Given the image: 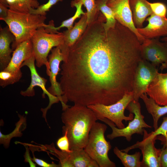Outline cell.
<instances>
[{"instance_id":"cell-4","label":"cell","mask_w":167,"mask_h":167,"mask_svg":"<svg viewBox=\"0 0 167 167\" xmlns=\"http://www.w3.org/2000/svg\"><path fill=\"white\" fill-rule=\"evenodd\" d=\"M107 128L105 124L96 122L91 130L87 143L84 149L100 167H115V163L108 157V152L111 146L105 137Z\"/></svg>"},{"instance_id":"cell-3","label":"cell","mask_w":167,"mask_h":167,"mask_svg":"<svg viewBox=\"0 0 167 167\" xmlns=\"http://www.w3.org/2000/svg\"><path fill=\"white\" fill-rule=\"evenodd\" d=\"M46 19V16L9 9L7 17L0 19L6 23L15 37V41L11 46L14 51L19 44L31 39L39 28L44 27Z\"/></svg>"},{"instance_id":"cell-9","label":"cell","mask_w":167,"mask_h":167,"mask_svg":"<svg viewBox=\"0 0 167 167\" xmlns=\"http://www.w3.org/2000/svg\"><path fill=\"white\" fill-rule=\"evenodd\" d=\"M158 70L147 61L142 59L136 69L132 87L134 100L139 101L141 94L146 93L147 88L156 76Z\"/></svg>"},{"instance_id":"cell-19","label":"cell","mask_w":167,"mask_h":167,"mask_svg":"<svg viewBox=\"0 0 167 167\" xmlns=\"http://www.w3.org/2000/svg\"><path fill=\"white\" fill-rule=\"evenodd\" d=\"M88 25L86 13L82 15L79 21L71 30L63 32L64 43L61 45L68 47L74 45L84 33Z\"/></svg>"},{"instance_id":"cell-17","label":"cell","mask_w":167,"mask_h":167,"mask_svg":"<svg viewBox=\"0 0 167 167\" xmlns=\"http://www.w3.org/2000/svg\"><path fill=\"white\" fill-rule=\"evenodd\" d=\"M15 37L8 26L0 29V69L3 71L8 66L11 58L13 50L10 47L11 43L15 41Z\"/></svg>"},{"instance_id":"cell-13","label":"cell","mask_w":167,"mask_h":167,"mask_svg":"<svg viewBox=\"0 0 167 167\" xmlns=\"http://www.w3.org/2000/svg\"><path fill=\"white\" fill-rule=\"evenodd\" d=\"M107 4L112 10L117 21L132 31L142 43L146 39L138 32L134 24L129 0H108Z\"/></svg>"},{"instance_id":"cell-7","label":"cell","mask_w":167,"mask_h":167,"mask_svg":"<svg viewBox=\"0 0 167 167\" xmlns=\"http://www.w3.org/2000/svg\"><path fill=\"white\" fill-rule=\"evenodd\" d=\"M134 100L132 92L126 93L116 102L108 105L96 104L87 106L95 113L98 120L103 118H107L113 122L116 126L122 129L125 126L123 123L132 120L134 114L130 113L128 116L125 115L124 112L129 103Z\"/></svg>"},{"instance_id":"cell-32","label":"cell","mask_w":167,"mask_h":167,"mask_svg":"<svg viewBox=\"0 0 167 167\" xmlns=\"http://www.w3.org/2000/svg\"><path fill=\"white\" fill-rule=\"evenodd\" d=\"M148 134L151 138H156L159 135H162L167 140V116L163 118V122L159 127L154 131H152Z\"/></svg>"},{"instance_id":"cell-39","label":"cell","mask_w":167,"mask_h":167,"mask_svg":"<svg viewBox=\"0 0 167 167\" xmlns=\"http://www.w3.org/2000/svg\"><path fill=\"white\" fill-rule=\"evenodd\" d=\"M165 45L167 47V42L164 43Z\"/></svg>"},{"instance_id":"cell-10","label":"cell","mask_w":167,"mask_h":167,"mask_svg":"<svg viewBox=\"0 0 167 167\" xmlns=\"http://www.w3.org/2000/svg\"><path fill=\"white\" fill-rule=\"evenodd\" d=\"M142 58L156 67L161 65V70L167 68V47L158 39H146L141 44Z\"/></svg>"},{"instance_id":"cell-1","label":"cell","mask_w":167,"mask_h":167,"mask_svg":"<svg viewBox=\"0 0 167 167\" xmlns=\"http://www.w3.org/2000/svg\"><path fill=\"white\" fill-rule=\"evenodd\" d=\"M99 14L64 56L59 84L63 102L88 106L108 105L132 91L136 69L142 59L135 35L117 21L105 31Z\"/></svg>"},{"instance_id":"cell-20","label":"cell","mask_w":167,"mask_h":167,"mask_svg":"<svg viewBox=\"0 0 167 167\" xmlns=\"http://www.w3.org/2000/svg\"><path fill=\"white\" fill-rule=\"evenodd\" d=\"M143 101L148 112L150 114L153 119V127L154 130L158 127V122L160 118L167 113V105H158L152 98L148 97L146 93L141 94L140 96Z\"/></svg>"},{"instance_id":"cell-37","label":"cell","mask_w":167,"mask_h":167,"mask_svg":"<svg viewBox=\"0 0 167 167\" xmlns=\"http://www.w3.org/2000/svg\"><path fill=\"white\" fill-rule=\"evenodd\" d=\"M26 152L24 155L25 161L28 163L30 167H36V165L33 162L32 159L30 156L29 149L27 147H26Z\"/></svg>"},{"instance_id":"cell-23","label":"cell","mask_w":167,"mask_h":167,"mask_svg":"<svg viewBox=\"0 0 167 167\" xmlns=\"http://www.w3.org/2000/svg\"><path fill=\"white\" fill-rule=\"evenodd\" d=\"M0 2L7 5L9 9L23 12L30 13L31 9L39 6L37 0H0Z\"/></svg>"},{"instance_id":"cell-31","label":"cell","mask_w":167,"mask_h":167,"mask_svg":"<svg viewBox=\"0 0 167 167\" xmlns=\"http://www.w3.org/2000/svg\"><path fill=\"white\" fill-rule=\"evenodd\" d=\"M156 139L161 141L163 147L160 149V160L161 167H167V140L164 136L159 135L157 137Z\"/></svg>"},{"instance_id":"cell-16","label":"cell","mask_w":167,"mask_h":167,"mask_svg":"<svg viewBox=\"0 0 167 167\" xmlns=\"http://www.w3.org/2000/svg\"><path fill=\"white\" fill-rule=\"evenodd\" d=\"M146 20L148 22L144 28H137L138 32L145 39H152L167 35V18L153 13Z\"/></svg>"},{"instance_id":"cell-27","label":"cell","mask_w":167,"mask_h":167,"mask_svg":"<svg viewBox=\"0 0 167 167\" xmlns=\"http://www.w3.org/2000/svg\"><path fill=\"white\" fill-rule=\"evenodd\" d=\"M73 3H81L86 8L87 22L88 24L95 21L97 18L99 11L96 6L95 0H74Z\"/></svg>"},{"instance_id":"cell-35","label":"cell","mask_w":167,"mask_h":167,"mask_svg":"<svg viewBox=\"0 0 167 167\" xmlns=\"http://www.w3.org/2000/svg\"><path fill=\"white\" fill-rule=\"evenodd\" d=\"M32 161L38 165L43 167H61L60 164L57 165L54 162L51 163H49L45 161L40 159H38L34 156L32 158Z\"/></svg>"},{"instance_id":"cell-38","label":"cell","mask_w":167,"mask_h":167,"mask_svg":"<svg viewBox=\"0 0 167 167\" xmlns=\"http://www.w3.org/2000/svg\"><path fill=\"white\" fill-rule=\"evenodd\" d=\"M161 40L164 41L165 42H167V36L162 38L161 39Z\"/></svg>"},{"instance_id":"cell-8","label":"cell","mask_w":167,"mask_h":167,"mask_svg":"<svg viewBox=\"0 0 167 167\" xmlns=\"http://www.w3.org/2000/svg\"><path fill=\"white\" fill-rule=\"evenodd\" d=\"M35 58L33 55L24 61L21 65V67L26 66L29 68L31 75V82L27 89L24 91H21L20 93L24 96H33L35 95L34 87L36 86L40 87L43 92V96H44L46 94L49 100L48 106L45 108L41 109L43 113V116L45 119L47 110L51 108L53 104L58 102L60 100L57 96L51 94L46 88L45 85L47 80L41 77L37 73L35 67Z\"/></svg>"},{"instance_id":"cell-5","label":"cell","mask_w":167,"mask_h":167,"mask_svg":"<svg viewBox=\"0 0 167 167\" xmlns=\"http://www.w3.org/2000/svg\"><path fill=\"white\" fill-rule=\"evenodd\" d=\"M63 39L62 32L48 33L45 31L44 27L39 28L31 39L35 65L38 67L45 65L48 76L50 73L48 54L53 47L62 45L64 43Z\"/></svg>"},{"instance_id":"cell-25","label":"cell","mask_w":167,"mask_h":167,"mask_svg":"<svg viewBox=\"0 0 167 167\" xmlns=\"http://www.w3.org/2000/svg\"><path fill=\"white\" fill-rule=\"evenodd\" d=\"M19 120L16 123V127L13 131L6 135H3L0 132V144H3L6 148L9 147L11 139L13 137H21L23 135L22 132L26 128V117L19 114Z\"/></svg>"},{"instance_id":"cell-15","label":"cell","mask_w":167,"mask_h":167,"mask_svg":"<svg viewBox=\"0 0 167 167\" xmlns=\"http://www.w3.org/2000/svg\"><path fill=\"white\" fill-rule=\"evenodd\" d=\"M33 55L32 44L31 39L21 43L13 51L9 63L3 71L12 72L21 71L23 63Z\"/></svg>"},{"instance_id":"cell-6","label":"cell","mask_w":167,"mask_h":167,"mask_svg":"<svg viewBox=\"0 0 167 167\" xmlns=\"http://www.w3.org/2000/svg\"><path fill=\"white\" fill-rule=\"evenodd\" d=\"M126 109L135 116L132 120L129 121L128 125L122 129L117 127L113 122L107 118L99 119V120L108 124L112 129L111 133L107 135L108 139L112 140L118 137H123L130 142L133 135L137 134L143 135L144 128L152 127L144 120V117L141 113V106L139 101L133 100L129 103Z\"/></svg>"},{"instance_id":"cell-33","label":"cell","mask_w":167,"mask_h":167,"mask_svg":"<svg viewBox=\"0 0 167 167\" xmlns=\"http://www.w3.org/2000/svg\"><path fill=\"white\" fill-rule=\"evenodd\" d=\"M153 13L160 16L166 17L167 8L165 5L161 2H149Z\"/></svg>"},{"instance_id":"cell-21","label":"cell","mask_w":167,"mask_h":167,"mask_svg":"<svg viewBox=\"0 0 167 167\" xmlns=\"http://www.w3.org/2000/svg\"><path fill=\"white\" fill-rule=\"evenodd\" d=\"M72 7H75L76 11L74 15L71 17L63 21L61 24L58 27L54 26V21H50L48 24H46L44 27L45 31L50 33H58V31L62 28L66 27L68 30H71L73 27V24L75 21L78 18H80L83 15L86 14L83 11L82 7L83 5L81 3H71Z\"/></svg>"},{"instance_id":"cell-24","label":"cell","mask_w":167,"mask_h":167,"mask_svg":"<svg viewBox=\"0 0 167 167\" xmlns=\"http://www.w3.org/2000/svg\"><path fill=\"white\" fill-rule=\"evenodd\" d=\"M108 0H97L96 1V8L98 11H101L106 19V22L103 23L104 28L105 31L111 28L114 27L117 20L115 19L113 12L107 4Z\"/></svg>"},{"instance_id":"cell-34","label":"cell","mask_w":167,"mask_h":167,"mask_svg":"<svg viewBox=\"0 0 167 167\" xmlns=\"http://www.w3.org/2000/svg\"><path fill=\"white\" fill-rule=\"evenodd\" d=\"M63 136L59 138L57 141L56 144L59 149L63 152H70V143L66 132L63 134Z\"/></svg>"},{"instance_id":"cell-22","label":"cell","mask_w":167,"mask_h":167,"mask_svg":"<svg viewBox=\"0 0 167 167\" xmlns=\"http://www.w3.org/2000/svg\"><path fill=\"white\" fill-rule=\"evenodd\" d=\"M69 152L70 159L74 167H90L93 160L84 148H75Z\"/></svg>"},{"instance_id":"cell-14","label":"cell","mask_w":167,"mask_h":167,"mask_svg":"<svg viewBox=\"0 0 167 167\" xmlns=\"http://www.w3.org/2000/svg\"><path fill=\"white\" fill-rule=\"evenodd\" d=\"M146 93L158 105H167V73L158 72L148 85Z\"/></svg>"},{"instance_id":"cell-29","label":"cell","mask_w":167,"mask_h":167,"mask_svg":"<svg viewBox=\"0 0 167 167\" xmlns=\"http://www.w3.org/2000/svg\"><path fill=\"white\" fill-rule=\"evenodd\" d=\"M53 155L59 159L60 166L62 167H74L71 162L69 152L62 151L55 148L54 143L45 146Z\"/></svg>"},{"instance_id":"cell-28","label":"cell","mask_w":167,"mask_h":167,"mask_svg":"<svg viewBox=\"0 0 167 167\" xmlns=\"http://www.w3.org/2000/svg\"><path fill=\"white\" fill-rule=\"evenodd\" d=\"M21 71L12 72L5 71L0 72V85L4 88L19 81L22 76Z\"/></svg>"},{"instance_id":"cell-30","label":"cell","mask_w":167,"mask_h":167,"mask_svg":"<svg viewBox=\"0 0 167 167\" xmlns=\"http://www.w3.org/2000/svg\"><path fill=\"white\" fill-rule=\"evenodd\" d=\"M62 1L63 0H49L47 3L39 6L36 8L31 9L30 13L35 15L46 16V12L49 11L53 5L58 2Z\"/></svg>"},{"instance_id":"cell-18","label":"cell","mask_w":167,"mask_h":167,"mask_svg":"<svg viewBox=\"0 0 167 167\" xmlns=\"http://www.w3.org/2000/svg\"><path fill=\"white\" fill-rule=\"evenodd\" d=\"M134 24L136 28H142L147 17L153 12L147 0H129Z\"/></svg>"},{"instance_id":"cell-12","label":"cell","mask_w":167,"mask_h":167,"mask_svg":"<svg viewBox=\"0 0 167 167\" xmlns=\"http://www.w3.org/2000/svg\"><path fill=\"white\" fill-rule=\"evenodd\" d=\"M64 59L63 55L60 46L52 49L51 50L50 54L48 56L50 72L49 76L51 85L47 90L51 94L57 96L59 99L62 105L63 110L69 106L63 102V92L59 83L57 81V77L61 71L59 67L60 63Z\"/></svg>"},{"instance_id":"cell-11","label":"cell","mask_w":167,"mask_h":167,"mask_svg":"<svg viewBox=\"0 0 167 167\" xmlns=\"http://www.w3.org/2000/svg\"><path fill=\"white\" fill-rule=\"evenodd\" d=\"M143 140L121 150L127 153L130 150L139 148L141 151L143 159L141 167H161L160 160V149L156 148L154 144L156 138H150L144 129Z\"/></svg>"},{"instance_id":"cell-36","label":"cell","mask_w":167,"mask_h":167,"mask_svg":"<svg viewBox=\"0 0 167 167\" xmlns=\"http://www.w3.org/2000/svg\"><path fill=\"white\" fill-rule=\"evenodd\" d=\"M9 9L7 5L0 2V19L7 17Z\"/></svg>"},{"instance_id":"cell-26","label":"cell","mask_w":167,"mask_h":167,"mask_svg":"<svg viewBox=\"0 0 167 167\" xmlns=\"http://www.w3.org/2000/svg\"><path fill=\"white\" fill-rule=\"evenodd\" d=\"M113 152L121 160L125 167H141L140 158L141 154L139 152H136L132 155H129L123 152L118 148L115 147Z\"/></svg>"},{"instance_id":"cell-2","label":"cell","mask_w":167,"mask_h":167,"mask_svg":"<svg viewBox=\"0 0 167 167\" xmlns=\"http://www.w3.org/2000/svg\"><path fill=\"white\" fill-rule=\"evenodd\" d=\"M61 119L64 124L62 133H67L70 149L84 148L91 130L98 120L94 112L87 106L74 104L63 110Z\"/></svg>"}]
</instances>
